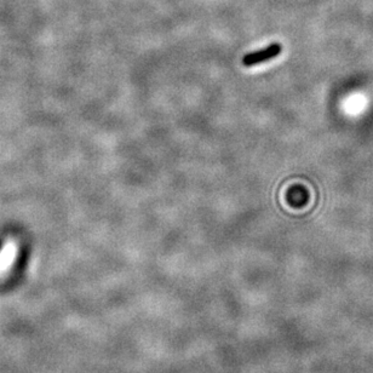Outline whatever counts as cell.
I'll return each mask as SVG.
<instances>
[{"label": "cell", "instance_id": "6da1fadb", "mask_svg": "<svg viewBox=\"0 0 373 373\" xmlns=\"http://www.w3.org/2000/svg\"><path fill=\"white\" fill-rule=\"evenodd\" d=\"M281 51H283V48H281L280 44L278 43L270 44L267 48L258 50V51L250 52V54L243 56L241 61L242 66L255 67L261 63L268 62V61L273 60V58L278 57V56L281 54Z\"/></svg>", "mask_w": 373, "mask_h": 373}]
</instances>
